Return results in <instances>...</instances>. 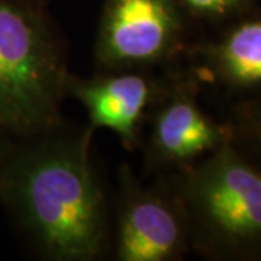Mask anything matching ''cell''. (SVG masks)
<instances>
[{
  "label": "cell",
  "mask_w": 261,
  "mask_h": 261,
  "mask_svg": "<svg viewBox=\"0 0 261 261\" xmlns=\"http://www.w3.org/2000/svg\"><path fill=\"white\" fill-rule=\"evenodd\" d=\"M226 121L231 126V142L261 168V93L231 103Z\"/></svg>",
  "instance_id": "9"
},
{
  "label": "cell",
  "mask_w": 261,
  "mask_h": 261,
  "mask_svg": "<svg viewBox=\"0 0 261 261\" xmlns=\"http://www.w3.org/2000/svg\"><path fill=\"white\" fill-rule=\"evenodd\" d=\"M186 214L190 250L211 261H261V168L232 142L168 174Z\"/></svg>",
  "instance_id": "3"
},
{
  "label": "cell",
  "mask_w": 261,
  "mask_h": 261,
  "mask_svg": "<svg viewBox=\"0 0 261 261\" xmlns=\"http://www.w3.org/2000/svg\"><path fill=\"white\" fill-rule=\"evenodd\" d=\"M94 132L63 121L15 138L0 176V203L41 260L109 257L112 200L92 155Z\"/></svg>",
  "instance_id": "1"
},
{
  "label": "cell",
  "mask_w": 261,
  "mask_h": 261,
  "mask_svg": "<svg viewBox=\"0 0 261 261\" xmlns=\"http://www.w3.org/2000/svg\"><path fill=\"white\" fill-rule=\"evenodd\" d=\"M13 144H15V138L10 137L8 132L0 128V176H2V171L5 168V164L9 159V154L12 148H13Z\"/></svg>",
  "instance_id": "11"
},
{
  "label": "cell",
  "mask_w": 261,
  "mask_h": 261,
  "mask_svg": "<svg viewBox=\"0 0 261 261\" xmlns=\"http://www.w3.org/2000/svg\"><path fill=\"white\" fill-rule=\"evenodd\" d=\"M190 250L186 214L171 177L145 185L123 163L112 200L111 252L116 261H180Z\"/></svg>",
  "instance_id": "5"
},
{
  "label": "cell",
  "mask_w": 261,
  "mask_h": 261,
  "mask_svg": "<svg viewBox=\"0 0 261 261\" xmlns=\"http://www.w3.org/2000/svg\"><path fill=\"white\" fill-rule=\"evenodd\" d=\"M42 2H45V3H49V0H42Z\"/></svg>",
  "instance_id": "12"
},
{
  "label": "cell",
  "mask_w": 261,
  "mask_h": 261,
  "mask_svg": "<svg viewBox=\"0 0 261 261\" xmlns=\"http://www.w3.org/2000/svg\"><path fill=\"white\" fill-rule=\"evenodd\" d=\"M64 39L42 0H0V128L13 138L64 121Z\"/></svg>",
  "instance_id": "2"
},
{
  "label": "cell",
  "mask_w": 261,
  "mask_h": 261,
  "mask_svg": "<svg viewBox=\"0 0 261 261\" xmlns=\"http://www.w3.org/2000/svg\"><path fill=\"white\" fill-rule=\"evenodd\" d=\"M185 67L200 89L238 102L261 93V10L199 34L190 44Z\"/></svg>",
  "instance_id": "8"
},
{
  "label": "cell",
  "mask_w": 261,
  "mask_h": 261,
  "mask_svg": "<svg viewBox=\"0 0 261 261\" xmlns=\"http://www.w3.org/2000/svg\"><path fill=\"white\" fill-rule=\"evenodd\" d=\"M168 71L109 70L90 77L70 73L65 93L83 105L89 126L111 129L126 151L140 149L149 111L167 83Z\"/></svg>",
  "instance_id": "7"
},
{
  "label": "cell",
  "mask_w": 261,
  "mask_h": 261,
  "mask_svg": "<svg viewBox=\"0 0 261 261\" xmlns=\"http://www.w3.org/2000/svg\"><path fill=\"white\" fill-rule=\"evenodd\" d=\"M196 27L218 28L255 8V0H177Z\"/></svg>",
  "instance_id": "10"
},
{
  "label": "cell",
  "mask_w": 261,
  "mask_h": 261,
  "mask_svg": "<svg viewBox=\"0 0 261 261\" xmlns=\"http://www.w3.org/2000/svg\"><path fill=\"white\" fill-rule=\"evenodd\" d=\"M200 92L185 64L168 71L142 132L145 177L183 171L232 141L226 118L215 119L200 106Z\"/></svg>",
  "instance_id": "6"
},
{
  "label": "cell",
  "mask_w": 261,
  "mask_h": 261,
  "mask_svg": "<svg viewBox=\"0 0 261 261\" xmlns=\"http://www.w3.org/2000/svg\"><path fill=\"white\" fill-rule=\"evenodd\" d=\"M177 0H103L94 41L97 71H167L185 64L199 35Z\"/></svg>",
  "instance_id": "4"
}]
</instances>
